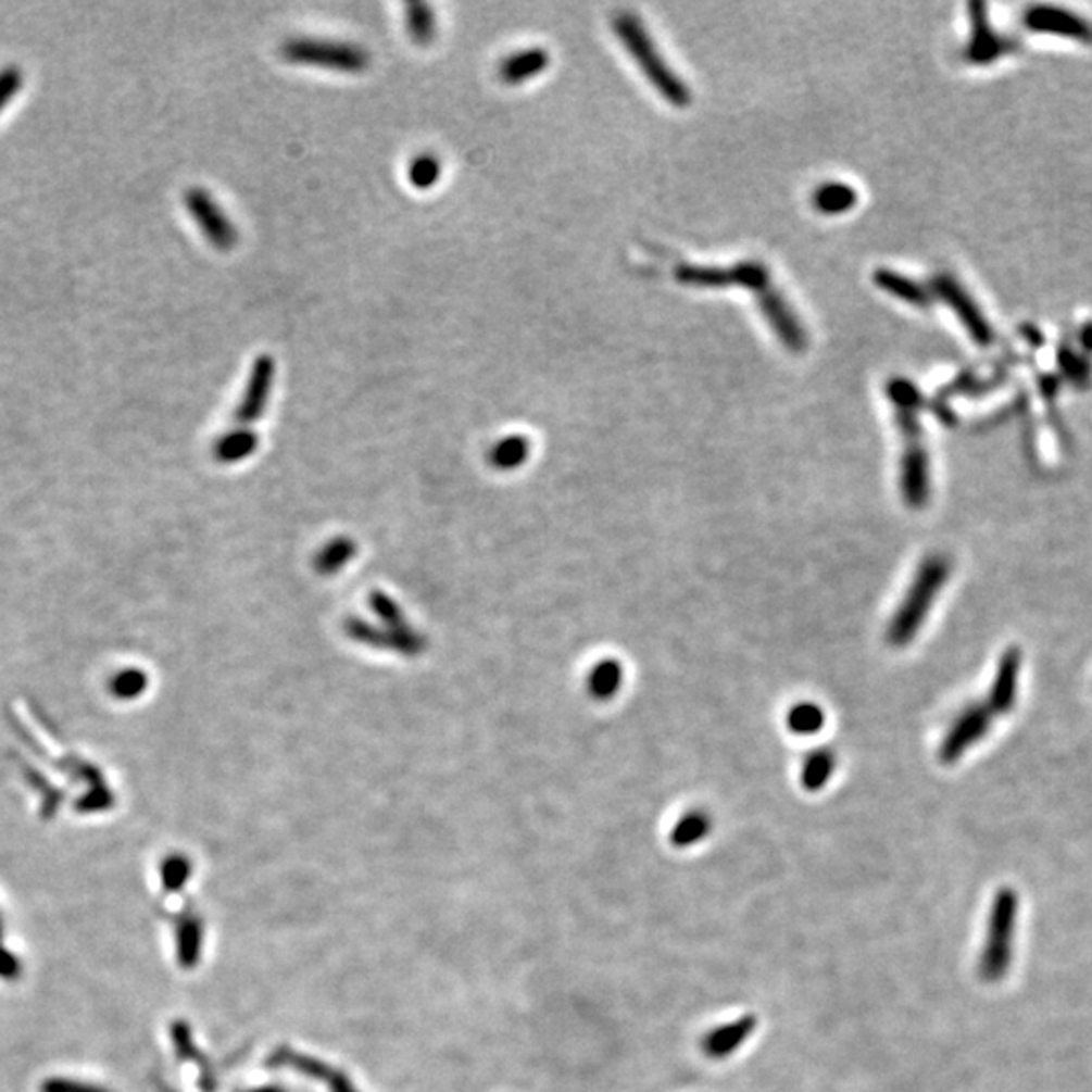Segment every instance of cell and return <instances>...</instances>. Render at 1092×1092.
Returning a JSON list of instances; mask_svg holds the SVG:
<instances>
[{
	"label": "cell",
	"mask_w": 1092,
	"mask_h": 1092,
	"mask_svg": "<svg viewBox=\"0 0 1092 1092\" xmlns=\"http://www.w3.org/2000/svg\"><path fill=\"white\" fill-rule=\"evenodd\" d=\"M889 397L896 409L899 429L903 434L901 490L904 504H908L911 509H922L931 494V472L929 455L922 443V429L917 422L920 394L911 380L894 379L889 382Z\"/></svg>",
	"instance_id": "6da1fadb"
},
{
	"label": "cell",
	"mask_w": 1092,
	"mask_h": 1092,
	"mask_svg": "<svg viewBox=\"0 0 1092 1092\" xmlns=\"http://www.w3.org/2000/svg\"><path fill=\"white\" fill-rule=\"evenodd\" d=\"M613 30L624 43L627 53L638 61L641 72L671 105L685 108L692 102L690 89L671 72L666 59L660 55L652 37L643 29L640 18L633 13H617L613 16Z\"/></svg>",
	"instance_id": "7a4b0ae2"
},
{
	"label": "cell",
	"mask_w": 1092,
	"mask_h": 1092,
	"mask_svg": "<svg viewBox=\"0 0 1092 1092\" xmlns=\"http://www.w3.org/2000/svg\"><path fill=\"white\" fill-rule=\"evenodd\" d=\"M1018 892L1012 887L997 890L991 903L986 941L979 955V977L986 983L1002 981L1014 959V937L1018 920Z\"/></svg>",
	"instance_id": "3957f363"
},
{
	"label": "cell",
	"mask_w": 1092,
	"mask_h": 1092,
	"mask_svg": "<svg viewBox=\"0 0 1092 1092\" xmlns=\"http://www.w3.org/2000/svg\"><path fill=\"white\" fill-rule=\"evenodd\" d=\"M949 573H951V563L941 554L929 556L920 565L917 577L904 598L903 605L899 607V612L889 626V641H892L894 645H904L917 636L918 627L925 624L927 613L931 610L937 593L943 589V585L949 579Z\"/></svg>",
	"instance_id": "277c9868"
},
{
	"label": "cell",
	"mask_w": 1092,
	"mask_h": 1092,
	"mask_svg": "<svg viewBox=\"0 0 1092 1092\" xmlns=\"http://www.w3.org/2000/svg\"><path fill=\"white\" fill-rule=\"evenodd\" d=\"M279 55L293 65H310L347 75H359L371 67V53L364 47L330 39H288L279 47Z\"/></svg>",
	"instance_id": "5b68a950"
},
{
	"label": "cell",
	"mask_w": 1092,
	"mask_h": 1092,
	"mask_svg": "<svg viewBox=\"0 0 1092 1092\" xmlns=\"http://www.w3.org/2000/svg\"><path fill=\"white\" fill-rule=\"evenodd\" d=\"M676 279L686 286L699 288H727V286H743L758 291L771 286V274L765 263L741 262L732 267H702V265H682L676 269Z\"/></svg>",
	"instance_id": "8992f818"
},
{
	"label": "cell",
	"mask_w": 1092,
	"mask_h": 1092,
	"mask_svg": "<svg viewBox=\"0 0 1092 1092\" xmlns=\"http://www.w3.org/2000/svg\"><path fill=\"white\" fill-rule=\"evenodd\" d=\"M185 204L190 217L199 225L204 239L217 251H231L239 243V234L234 221L225 215L209 190L190 187L185 190Z\"/></svg>",
	"instance_id": "52a82bcc"
},
{
	"label": "cell",
	"mask_w": 1092,
	"mask_h": 1092,
	"mask_svg": "<svg viewBox=\"0 0 1092 1092\" xmlns=\"http://www.w3.org/2000/svg\"><path fill=\"white\" fill-rule=\"evenodd\" d=\"M932 291L945 302L946 306L959 316L963 326L969 330V335L976 338L979 347H991L993 344V330L990 322L981 314V310L974 302V298L967 293L962 284L949 274H937L932 277Z\"/></svg>",
	"instance_id": "ba28073f"
},
{
	"label": "cell",
	"mask_w": 1092,
	"mask_h": 1092,
	"mask_svg": "<svg viewBox=\"0 0 1092 1092\" xmlns=\"http://www.w3.org/2000/svg\"><path fill=\"white\" fill-rule=\"evenodd\" d=\"M276 359L272 354H260L253 361L248 385H246V393L241 397L237 411H235L237 423L249 425V423L262 419L263 413L267 409L269 394H272L274 380H276Z\"/></svg>",
	"instance_id": "9c48e42d"
},
{
	"label": "cell",
	"mask_w": 1092,
	"mask_h": 1092,
	"mask_svg": "<svg viewBox=\"0 0 1092 1092\" xmlns=\"http://www.w3.org/2000/svg\"><path fill=\"white\" fill-rule=\"evenodd\" d=\"M991 713L988 704H976L963 711L957 723L946 732L945 741L941 744L939 757L943 763H955L963 753L974 746V744L988 735L991 725Z\"/></svg>",
	"instance_id": "30bf717a"
},
{
	"label": "cell",
	"mask_w": 1092,
	"mask_h": 1092,
	"mask_svg": "<svg viewBox=\"0 0 1092 1092\" xmlns=\"http://www.w3.org/2000/svg\"><path fill=\"white\" fill-rule=\"evenodd\" d=\"M757 300L761 312L765 314L769 326L775 330V335L781 338V342L786 344L787 349H805L807 335H805V330L801 326L800 318L795 316V312L791 310V306L787 304L786 298L781 296V291L777 290L771 284L765 290L758 291Z\"/></svg>",
	"instance_id": "8fae6325"
},
{
	"label": "cell",
	"mask_w": 1092,
	"mask_h": 1092,
	"mask_svg": "<svg viewBox=\"0 0 1092 1092\" xmlns=\"http://www.w3.org/2000/svg\"><path fill=\"white\" fill-rule=\"evenodd\" d=\"M757 1030V1018L753 1014L735 1019L725 1026H718L700 1042V1049L706 1058L711 1060H725L732 1056L737 1050L743 1046L744 1042Z\"/></svg>",
	"instance_id": "7c38bea8"
},
{
	"label": "cell",
	"mask_w": 1092,
	"mask_h": 1092,
	"mask_svg": "<svg viewBox=\"0 0 1092 1092\" xmlns=\"http://www.w3.org/2000/svg\"><path fill=\"white\" fill-rule=\"evenodd\" d=\"M1026 25L1030 29L1063 35V37H1070V39L1084 41V43H1091L1092 41L1091 23L1078 18L1077 15H1072L1068 11L1056 9V7H1034V9H1030L1028 15H1026Z\"/></svg>",
	"instance_id": "4fadbf2b"
},
{
	"label": "cell",
	"mask_w": 1092,
	"mask_h": 1092,
	"mask_svg": "<svg viewBox=\"0 0 1092 1092\" xmlns=\"http://www.w3.org/2000/svg\"><path fill=\"white\" fill-rule=\"evenodd\" d=\"M1021 670V652L1018 648H1009L1002 657L995 671V680L991 686L990 708L993 714H1007L1018 696V678Z\"/></svg>",
	"instance_id": "5bb4252c"
},
{
	"label": "cell",
	"mask_w": 1092,
	"mask_h": 1092,
	"mask_svg": "<svg viewBox=\"0 0 1092 1092\" xmlns=\"http://www.w3.org/2000/svg\"><path fill=\"white\" fill-rule=\"evenodd\" d=\"M551 63V53L544 47H528L516 51L498 65V77L506 86H523L528 79L539 77Z\"/></svg>",
	"instance_id": "9a60e30c"
},
{
	"label": "cell",
	"mask_w": 1092,
	"mask_h": 1092,
	"mask_svg": "<svg viewBox=\"0 0 1092 1092\" xmlns=\"http://www.w3.org/2000/svg\"><path fill=\"white\" fill-rule=\"evenodd\" d=\"M983 4H974V39L967 47V59L974 63H990L995 58L1007 51V43L1002 41L993 30L990 23L986 21V15L981 13Z\"/></svg>",
	"instance_id": "2e32d148"
},
{
	"label": "cell",
	"mask_w": 1092,
	"mask_h": 1092,
	"mask_svg": "<svg viewBox=\"0 0 1092 1092\" xmlns=\"http://www.w3.org/2000/svg\"><path fill=\"white\" fill-rule=\"evenodd\" d=\"M258 448H260L258 434L246 429V427H239L235 431L218 437L213 453L221 464H237V462L248 460L249 455L255 453Z\"/></svg>",
	"instance_id": "e0dca14e"
},
{
	"label": "cell",
	"mask_w": 1092,
	"mask_h": 1092,
	"mask_svg": "<svg viewBox=\"0 0 1092 1092\" xmlns=\"http://www.w3.org/2000/svg\"><path fill=\"white\" fill-rule=\"evenodd\" d=\"M874 281H876V286H878V288L889 291L892 296H896L899 300L908 302V304H913V306H931V293L922 290V288L918 286L917 281H915V279H911V277L901 276V274L890 272V269H878V272L874 274Z\"/></svg>",
	"instance_id": "ac0fdd59"
},
{
	"label": "cell",
	"mask_w": 1092,
	"mask_h": 1092,
	"mask_svg": "<svg viewBox=\"0 0 1092 1092\" xmlns=\"http://www.w3.org/2000/svg\"><path fill=\"white\" fill-rule=\"evenodd\" d=\"M624 685V668L619 660L605 657L589 674V692L595 700H612Z\"/></svg>",
	"instance_id": "d6986e66"
},
{
	"label": "cell",
	"mask_w": 1092,
	"mask_h": 1092,
	"mask_svg": "<svg viewBox=\"0 0 1092 1092\" xmlns=\"http://www.w3.org/2000/svg\"><path fill=\"white\" fill-rule=\"evenodd\" d=\"M713 830V819L704 809H692L676 821L670 831V842L674 848H690L696 845Z\"/></svg>",
	"instance_id": "ffe728a7"
},
{
	"label": "cell",
	"mask_w": 1092,
	"mask_h": 1092,
	"mask_svg": "<svg viewBox=\"0 0 1092 1092\" xmlns=\"http://www.w3.org/2000/svg\"><path fill=\"white\" fill-rule=\"evenodd\" d=\"M833 769H836V755L830 749H817L814 753H809L801 765V786L816 793L830 783Z\"/></svg>",
	"instance_id": "44dd1931"
},
{
	"label": "cell",
	"mask_w": 1092,
	"mask_h": 1092,
	"mask_svg": "<svg viewBox=\"0 0 1092 1092\" xmlns=\"http://www.w3.org/2000/svg\"><path fill=\"white\" fill-rule=\"evenodd\" d=\"M858 203V194L845 183H828L814 192V206L824 215H842Z\"/></svg>",
	"instance_id": "7402d4cb"
},
{
	"label": "cell",
	"mask_w": 1092,
	"mask_h": 1092,
	"mask_svg": "<svg viewBox=\"0 0 1092 1092\" xmlns=\"http://www.w3.org/2000/svg\"><path fill=\"white\" fill-rule=\"evenodd\" d=\"M405 27L409 37L422 47L434 43L437 37V18L434 9L425 2L405 4Z\"/></svg>",
	"instance_id": "603a6c76"
},
{
	"label": "cell",
	"mask_w": 1092,
	"mask_h": 1092,
	"mask_svg": "<svg viewBox=\"0 0 1092 1092\" xmlns=\"http://www.w3.org/2000/svg\"><path fill=\"white\" fill-rule=\"evenodd\" d=\"M530 455V441L526 436H509L504 439H500L498 443L492 445V450L488 453V462L495 467V469H504V472H510L514 467H520L525 464Z\"/></svg>",
	"instance_id": "cb8c5ba5"
},
{
	"label": "cell",
	"mask_w": 1092,
	"mask_h": 1092,
	"mask_svg": "<svg viewBox=\"0 0 1092 1092\" xmlns=\"http://www.w3.org/2000/svg\"><path fill=\"white\" fill-rule=\"evenodd\" d=\"M824 723H826V714L821 711V706H817L816 702H800V704L791 706L787 713V728L800 737L817 735L824 727Z\"/></svg>",
	"instance_id": "d4e9b609"
},
{
	"label": "cell",
	"mask_w": 1092,
	"mask_h": 1092,
	"mask_svg": "<svg viewBox=\"0 0 1092 1092\" xmlns=\"http://www.w3.org/2000/svg\"><path fill=\"white\" fill-rule=\"evenodd\" d=\"M409 183L419 190H429L436 187L441 178V161L434 152H422L417 154L407 168Z\"/></svg>",
	"instance_id": "484cf974"
},
{
	"label": "cell",
	"mask_w": 1092,
	"mask_h": 1092,
	"mask_svg": "<svg viewBox=\"0 0 1092 1092\" xmlns=\"http://www.w3.org/2000/svg\"><path fill=\"white\" fill-rule=\"evenodd\" d=\"M356 553V547L354 542L350 539H336L324 547L318 556H316V568L322 575H332V573H338L340 568L344 567L349 563L350 558Z\"/></svg>",
	"instance_id": "4316f807"
},
{
	"label": "cell",
	"mask_w": 1092,
	"mask_h": 1092,
	"mask_svg": "<svg viewBox=\"0 0 1092 1092\" xmlns=\"http://www.w3.org/2000/svg\"><path fill=\"white\" fill-rule=\"evenodd\" d=\"M178 955H180V963L185 967H190L194 963L199 962V949H201V927L197 925V920H187L180 929V934H178Z\"/></svg>",
	"instance_id": "83f0119b"
},
{
	"label": "cell",
	"mask_w": 1092,
	"mask_h": 1092,
	"mask_svg": "<svg viewBox=\"0 0 1092 1092\" xmlns=\"http://www.w3.org/2000/svg\"><path fill=\"white\" fill-rule=\"evenodd\" d=\"M190 864L185 856H171L162 864V878L166 889H180L189 880Z\"/></svg>",
	"instance_id": "f1b7e54d"
},
{
	"label": "cell",
	"mask_w": 1092,
	"mask_h": 1092,
	"mask_svg": "<svg viewBox=\"0 0 1092 1092\" xmlns=\"http://www.w3.org/2000/svg\"><path fill=\"white\" fill-rule=\"evenodd\" d=\"M23 81H25V77H23L21 67H16V65H9V67L0 70V112H2L9 103L13 102V98H15L16 93H18L21 88H23Z\"/></svg>",
	"instance_id": "f546056e"
},
{
	"label": "cell",
	"mask_w": 1092,
	"mask_h": 1092,
	"mask_svg": "<svg viewBox=\"0 0 1092 1092\" xmlns=\"http://www.w3.org/2000/svg\"><path fill=\"white\" fill-rule=\"evenodd\" d=\"M146 685H148V682H146L145 674L130 670L124 671V674H120V676H117L116 680H114V685H112V690L116 692L120 699H136V696L145 690Z\"/></svg>",
	"instance_id": "4dcf8cb0"
},
{
	"label": "cell",
	"mask_w": 1092,
	"mask_h": 1092,
	"mask_svg": "<svg viewBox=\"0 0 1092 1092\" xmlns=\"http://www.w3.org/2000/svg\"><path fill=\"white\" fill-rule=\"evenodd\" d=\"M43 1092H108L103 1089H98V1087H89V1084H79V1082H73V1080H63V1078H51V1080H45L43 1087H41Z\"/></svg>",
	"instance_id": "1f68e13d"
},
{
	"label": "cell",
	"mask_w": 1092,
	"mask_h": 1092,
	"mask_svg": "<svg viewBox=\"0 0 1092 1092\" xmlns=\"http://www.w3.org/2000/svg\"><path fill=\"white\" fill-rule=\"evenodd\" d=\"M16 976H18V962H16L15 955L0 946V977L13 979Z\"/></svg>",
	"instance_id": "d6a6232c"
},
{
	"label": "cell",
	"mask_w": 1092,
	"mask_h": 1092,
	"mask_svg": "<svg viewBox=\"0 0 1092 1092\" xmlns=\"http://www.w3.org/2000/svg\"><path fill=\"white\" fill-rule=\"evenodd\" d=\"M262 1092H279V1091H262Z\"/></svg>",
	"instance_id": "836d02e7"
}]
</instances>
